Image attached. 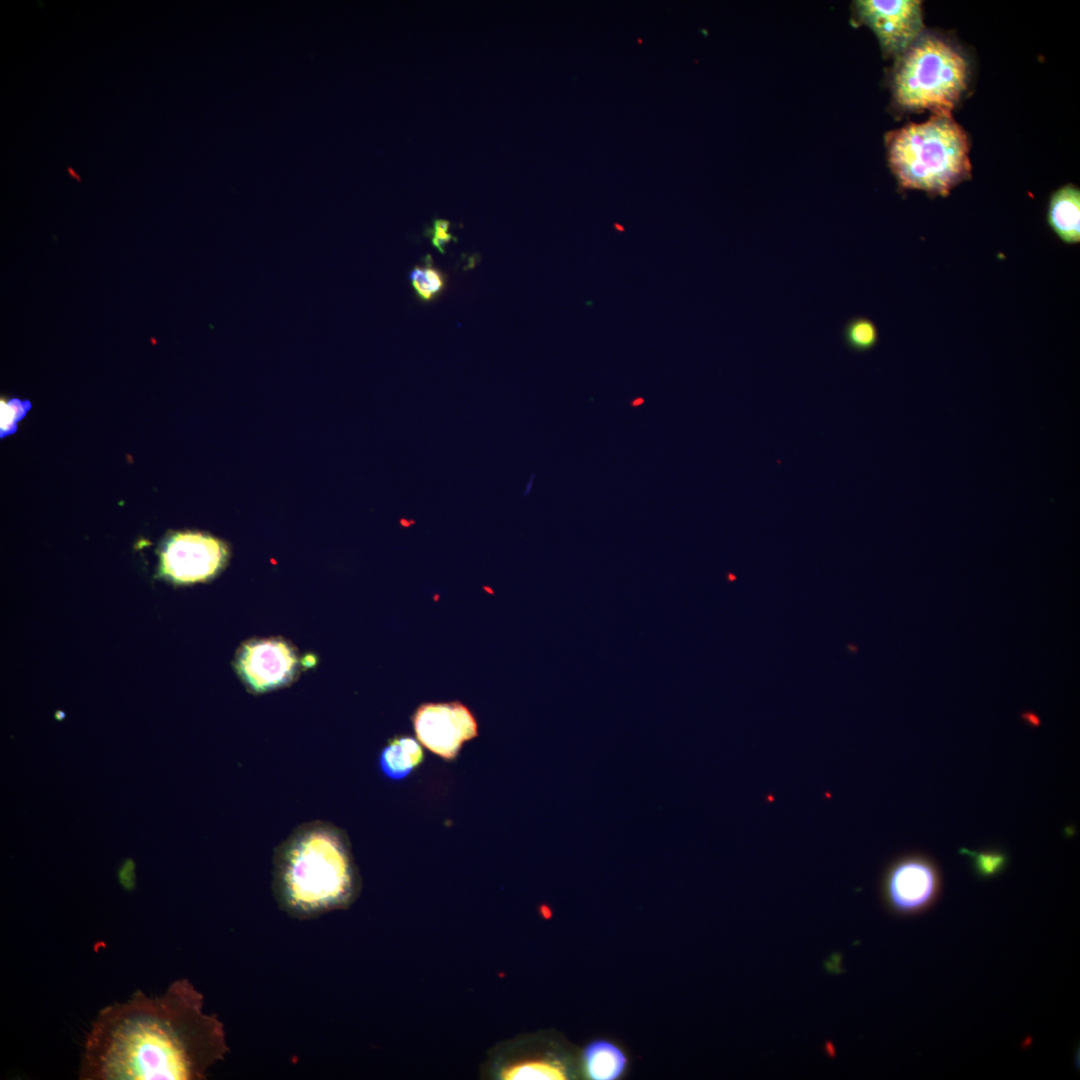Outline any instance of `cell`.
<instances>
[{
  "label": "cell",
  "instance_id": "cell-1",
  "mask_svg": "<svg viewBox=\"0 0 1080 1080\" xmlns=\"http://www.w3.org/2000/svg\"><path fill=\"white\" fill-rule=\"evenodd\" d=\"M203 995L187 979L164 994L137 990L99 1011L86 1036L83 1080H200L229 1051L222 1022L203 1011Z\"/></svg>",
  "mask_w": 1080,
  "mask_h": 1080
},
{
  "label": "cell",
  "instance_id": "cell-2",
  "mask_svg": "<svg viewBox=\"0 0 1080 1080\" xmlns=\"http://www.w3.org/2000/svg\"><path fill=\"white\" fill-rule=\"evenodd\" d=\"M272 878L278 906L301 920L348 906L358 885L345 834L321 821L301 825L278 846Z\"/></svg>",
  "mask_w": 1080,
  "mask_h": 1080
},
{
  "label": "cell",
  "instance_id": "cell-3",
  "mask_svg": "<svg viewBox=\"0 0 1080 1080\" xmlns=\"http://www.w3.org/2000/svg\"><path fill=\"white\" fill-rule=\"evenodd\" d=\"M888 162L898 184L931 196H947L971 177L969 141L951 114H933L886 136Z\"/></svg>",
  "mask_w": 1080,
  "mask_h": 1080
},
{
  "label": "cell",
  "instance_id": "cell-4",
  "mask_svg": "<svg viewBox=\"0 0 1080 1080\" xmlns=\"http://www.w3.org/2000/svg\"><path fill=\"white\" fill-rule=\"evenodd\" d=\"M968 79L969 64L962 52L946 39L923 32L897 57L893 96L905 110L950 114Z\"/></svg>",
  "mask_w": 1080,
  "mask_h": 1080
},
{
  "label": "cell",
  "instance_id": "cell-5",
  "mask_svg": "<svg viewBox=\"0 0 1080 1080\" xmlns=\"http://www.w3.org/2000/svg\"><path fill=\"white\" fill-rule=\"evenodd\" d=\"M941 875L935 862L920 853L893 860L881 881L885 907L893 914L910 916L925 911L937 900Z\"/></svg>",
  "mask_w": 1080,
  "mask_h": 1080
},
{
  "label": "cell",
  "instance_id": "cell-6",
  "mask_svg": "<svg viewBox=\"0 0 1080 1080\" xmlns=\"http://www.w3.org/2000/svg\"><path fill=\"white\" fill-rule=\"evenodd\" d=\"M230 550L223 540L200 531L173 533L160 553V571L178 584L203 582L227 564Z\"/></svg>",
  "mask_w": 1080,
  "mask_h": 1080
},
{
  "label": "cell",
  "instance_id": "cell-7",
  "mask_svg": "<svg viewBox=\"0 0 1080 1080\" xmlns=\"http://www.w3.org/2000/svg\"><path fill=\"white\" fill-rule=\"evenodd\" d=\"M234 665L249 691L264 693L291 683L302 661L296 649L284 639L255 638L239 647Z\"/></svg>",
  "mask_w": 1080,
  "mask_h": 1080
},
{
  "label": "cell",
  "instance_id": "cell-8",
  "mask_svg": "<svg viewBox=\"0 0 1080 1080\" xmlns=\"http://www.w3.org/2000/svg\"><path fill=\"white\" fill-rule=\"evenodd\" d=\"M412 723L418 741L445 760L455 759L462 745L478 736L476 718L458 701L423 703Z\"/></svg>",
  "mask_w": 1080,
  "mask_h": 1080
},
{
  "label": "cell",
  "instance_id": "cell-9",
  "mask_svg": "<svg viewBox=\"0 0 1080 1080\" xmlns=\"http://www.w3.org/2000/svg\"><path fill=\"white\" fill-rule=\"evenodd\" d=\"M855 11L888 55L898 57L924 32L918 0H860L855 2Z\"/></svg>",
  "mask_w": 1080,
  "mask_h": 1080
},
{
  "label": "cell",
  "instance_id": "cell-10",
  "mask_svg": "<svg viewBox=\"0 0 1080 1080\" xmlns=\"http://www.w3.org/2000/svg\"><path fill=\"white\" fill-rule=\"evenodd\" d=\"M1048 223L1063 242H1080V190L1076 186L1068 184L1052 194Z\"/></svg>",
  "mask_w": 1080,
  "mask_h": 1080
},
{
  "label": "cell",
  "instance_id": "cell-11",
  "mask_svg": "<svg viewBox=\"0 0 1080 1080\" xmlns=\"http://www.w3.org/2000/svg\"><path fill=\"white\" fill-rule=\"evenodd\" d=\"M424 761L419 742L411 736H395L381 750L379 767L389 779L402 780Z\"/></svg>",
  "mask_w": 1080,
  "mask_h": 1080
},
{
  "label": "cell",
  "instance_id": "cell-12",
  "mask_svg": "<svg viewBox=\"0 0 1080 1080\" xmlns=\"http://www.w3.org/2000/svg\"><path fill=\"white\" fill-rule=\"evenodd\" d=\"M585 1075L593 1080H613L620 1077L627 1064L621 1049L606 1040H595L583 1051Z\"/></svg>",
  "mask_w": 1080,
  "mask_h": 1080
},
{
  "label": "cell",
  "instance_id": "cell-13",
  "mask_svg": "<svg viewBox=\"0 0 1080 1080\" xmlns=\"http://www.w3.org/2000/svg\"><path fill=\"white\" fill-rule=\"evenodd\" d=\"M498 1077L504 1080H559L567 1078L565 1066L553 1059H529L500 1068Z\"/></svg>",
  "mask_w": 1080,
  "mask_h": 1080
},
{
  "label": "cell",
  "instance_id": "cell-14",
  "mask_svg": "<svg viewBox=\"0 0 1080 1080\" xmlns=\"http://www.w3.org/2000/svg\"><path fill=\"white\" fill-rule=\"evenodd\" d=\"M960 853L969 857L974 873L983 879L1000 875L1008 865V855L998 848L980 851L961 848Z\"/></svg>",
  "mask_w": 1080,
  "mask_h": 1080
},
{
  "label": "cell",
  "instance_id": "cell-15",
  "mask_svg": "<svg viewBox=\"0 0 1080 1080\" xmlns=\"http://www.w3.org/2000/svg\"><path fill=\"white\" fill-rule=\"evenodd\" d=\"M843 338L846 345L856 352L873 349L879 339L875 323L867 317H854L844 327Z\"/></svg>",
  "mask_w": 1080,
  "mask_h": 1080
},
{
  "label": "cell",
  "instance_id": "cell-16",
  "mask_svg": "<svg viewBox=\"0 0 1080 1080\" xmlns=\"http://www.w3.org/2000/svg\"><path fill=\"white\" fill-rule=\"evenodd\" d=\"M31 403L28 400L11 398L0 401V437H6L16 432L17 423L24 418Z\"/></svg>",
  "mask_w": 1080,
  "mask_h": 1080
},
{
  "label": "cell",
  "instance_id": "cell-17",
  "mask_svg": "<svg viewBox=\"0 0 1080 1080\" xmlns=\"http://www.w3.org/2000/svg\"><path fill=\"white\" fill-rule=\"evenodd\" d=\"M413 286L424 299H430L443 286L439 271L431 267H416L410 274Z\"/></svg>",
  "mask_w": 1080,
  "mask_h": 1080
},
{
  "label": "cell",
  "instance_id": "cell-18",
  "mask_svg": "<svg viewBox=\"0 0 1080 1080\" xmlns=\"http://www.w3.org/2000/svg\"><path fill=\"white\" fill-rule=\"evenodd\" d=\"M450 222L444 219H435L433 224V238L443 240L445 242L452 238V235L448 232Z\"/></svg>",
  "mask_w": 1080,
  "mask_h": 1080
},
{
  "label": "cell",
  "instance_id": "cell-19",
  "mask_svg": "<svg viewBox=\"0 0 1080 1080\" xmlns=\"http://www.w3.org/2000/svg\"><path fill=\"white\" fill-rule=\"evenodd\" d=\"M1022 716L1026 720H1029V722L1033 723L1035 726L1039 725V720H1038L1036 715H1034L1032 713H1025Z\"/></svg>",
  "mask_w": 1080,
  "mask_h": 1080
}]
</instances>
